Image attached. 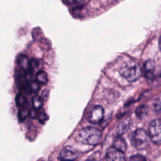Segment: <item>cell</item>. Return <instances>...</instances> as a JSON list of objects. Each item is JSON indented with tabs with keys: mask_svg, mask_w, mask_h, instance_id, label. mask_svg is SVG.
<instances>
[{
	"mask_svg": "<svg viewBox=\"0 0 161 161\" xmlns=\"http://www.w3.org/2000/svg\"><path fill=\"white\" fill-rule=\"evenodd\" d=\"M106 159L108 160H125V157L123 152L114 147H110L107 149Z\"/></svg>",
	"mask_w": 161,
	"mask_h": 161,
	"instance_id": "8992f818",
	"label": "cell"
},
{
	"mask_svg": "<svg viewBox=\"0 0 161 161\" xmlns=\"http://www.w3.org/2000/svg\"><path fill=\"white\" fill-rule=\"evenodd\" d=\"M104 116V109L101 106H96L91 111L88 121L93 125L98 124L102 121Z\"/></svg>",
	"mask_w": 161,
	"mask_h": 161,
	"instance_id": "5b68a950",
	"label": "cell"
},
{
	"mask_svg": "<svg viewBox=\"0 0 161 161\" xmlns=\"http://www.w3.org/2000/svg\"><path fill=\"white\" fill-rule=\"evenodd\" d=\"M84 0H66V2L69 3H80Z\"/></svg>",
	"mask_w": 161,
	"mask_h": 161,
	"instance_id": "7402d4cb",
	"label": "cell"
},
{
	"mask_svg": "<svg viewBox=\"0 0 161 161\" xmlns=\"http://www.w3.org/2000/svg\"><path fill=\"white\" fill-rule=\"evenodd\" d=\"M131 143L137 150L145 149L149 144V136L143 129H138L131 135Z\"/></svg>",
	"mask_w": 161,
	"mask_h": 161,
	"instance_id": "3957f363",
	"label": "cell"
},
{
	"mask_svg": "<svg viewBox=\"0 0 161 161\" xmlns=\"http://www.w3.org/2000/svg\"><path fill=\"white\" fill-rule=\"evenodd\" d=\"M119 72L128 82H133L142 76V69L138 62L133 60H128L122 64Z\"/></svg>",
	"mask_w": 161,
	"mask_h": 161,
	"instance_id": "6da1fadb",
	"label": "cell"
},
{
	"mask_svg": "<svg viewBox=\"0 0 161 161\" xmlns=\"http://www.w3.org/2000/svg\"><path fill=\"white\" fill-rule=\"evenodd\" d=\"M101 131L94 126H86L79 131L80 141L87 145H96L101 138Z\"/></svg>",
	"mask_w": 161,
	"mask_h": 161,
	"instance_id": "7a4b0ae2",
	"label": "cell"
},
{
	"mask_svg": "<svg viewBox=\"0 0 161 161\" xmlns=\"http://www.w3.org/2000/svg\"><path fill=\"white\" fill-rule=\"evenodd\" d=\"M155 63L153 60H147L144 64L145 75L147 79L152 80L155 77L154 70L155 69Z\"/></svg>",
	"mask_w": 161,
	"mask_h": 161,
	"instance_id": "ba28073f",
	"label": "cell"
},
{
	"mask_svg": "<svg viewBox=\"0 0 161 161\" xmlns=\"http://www.w3.org/2000/svg\"><path fill=\"white\" fill-rule=\"evenodd\" d=\"M18 64L23 70H28L30 67V62L25 55H20L18 59Z\"/></svg>",
	"mask_w": 161,
	"mask_h": 161,
	"instance_id": "8fae6325",
	"label": "cell"
},
{
	"mask_svg": "<svg viewBox=\"0 0 161 161\" xmlns=\"http://www.w3.org/2000/svg\"><path fill=\"white\" fill-rule=\"evenodd\" d=\"M130 159L131 160H146L145 157L140 154H136V155H132L130 158Z\"/></svg>",
	"mask_w": 161,
	"mask_h": 161,
	"instance_id": "d6986e66",
	"label": "cell"
},
{
	"mask_svg": "<svg viewBox=\"0 0 161 161\" xmlns=\"http://www.w3.org/2000/svg\"><path fill=\"white\" fill-rule=\"evenodd\" d=\"M78 156V152L71 146L64 147L60 152L59 157L62 160H75Z\"/></svg>",
	"mask_w": 161,
	"mask_h": 161,
	"instance_id": "52a82bcc",
	"label": "cell"
},
{
	"mask_svg": "<svg viewBox=\"0 0 161 161\" xmlns=\"http://www.w3.org/2000/svg\"><path fill=\"white\" fill-rule=\"evenodd\" d=\"M26 102V99L25 96L21 94H19L16 97V103L18 106H23Z\"/></svg>",
	"mask_w": 161,
	"mask_h": 161,
	"instance_id": "2e32d148",
	"label": "cell"
},
{
	"mask_svg": "<svg viewBox=\"0 0 161 161\" xmlns=\"http://www.w3.org/2000/svg\"><path fill=\"white\" fill-rule=\"evenodd\" d=\"M37 116L39 121L42 123H43L48 119V116L44 111H42Z\"/></svg>",
	"mask_w": 161,
	"mask_h": 161,
	"instance_id": "ac0fdd59",
	"label": "cell"
},
{
	"mask_svg": "<svg viewBox=\"0 0 161 161\" xmlns=\"http://www.w3.org/2000/svg\"><path fill=\"white\" fill-rule=\"evenodd\" d=\"M148 106L147 104H142L137 107L135 110V114L140 119H144L148 114Z\"/></svg>",
	"mask_w": 161,
	"mask_h": 161,
	"instance_id": "30bf717a",
	"label": "cell"
},
{
	"mask_svg": "<svg viewBox=\"0 0 161 161\" xmlns=\"http://www.w3.org/2000/svg\"><path fill=\"white\" fill-rule=\"evenodd\" d=\"M37 82L41 84H45L48 82L47 74L43 70H39L36 75Z\"/></svg>",
	"mask_w": 161,
	"mask_h": 161,
	"instance_id": "4fadbf2b",
	"label": "cell"
},
{
	"mask_svg": "<svg viewBox=\"0 0 161 161\" xmlns=\"http://www.w3.org/2000/svg\"><path fill=\"white\" fill-rule=\"evenodd\" d=\"M130 123V119L129 118L120 122L116 128V133L118 135H121L125 133H126L129 128Z\"/></svg>",
	"mask_w": 161,
	"mask_h": 161,
	"instance_id": "9c48e42d",
	"label": "cell"
},
{
	"mask_svg": "<svg viewBox=\"0 0 161 161\" xmlns=\"http://www.w3.org/2000/svg\"><path fill=\"white\" fill-rule=\"evenodd\" d=\"M30 116L31 118H35L38 116V112L36 109H32L30 112H29Z\"/></svg>",
	"mask_w": 161,
	"mask_h": 161,
	"instance_id": "44dd1931",
	"label": "cell"
},
{
	"mask_svg": "<svg viewBox=\"0 0 161 161\" xmlns=\"http://www.w3.org/2000/svg\"><path fill=\"white\" fill-rule=\"evenodd\" d=\"M39 83L38 82H35V81H33L30 83V89L33 92H38V91L40 89V86H39Z\"/></svg>",
	"mask_w": 161,
	"mask_h": 161,
	"instance_id": "e0dca14e",
	"label": "cell"
},
{
	"mask_svg": "<svg viewBox=\"0 0 161 161\" xmlns=\"http://www.w3.org/2000/svg\"><path fill=\"white\" fill-rule=\"evenodd\" d=\"M154 108H155V110L157 112H160V97H158L157 99L155 101Z\"/></svg>",
	"mask_w": 161,
	"mask_h": 161,
	"instance_id": "ffe728a7",
	"label": "cell"
},
{
	"mask_svg": "<svg viewBox=\"0 0 161 161\" xmlns=\"http://www.w3.org/2000/svg\"><path fill=\"white\" fill-rule=\"evenodd\" d=\"M148 136L151 141L156 144L160 145L161 142V129L160 121L159 119H153L148 126Z\"/></svg>",
	"mask_w": 161,
	"mask_h": 161,
	"instance_id": "277c9868",
	"label": "cell"
},
{
	"mask_svg": "<svg viewBox=\"0 0 161 161\" xmlns=\"http://www.w3.org/2000/svg\"><path fill=\"white\" fill-rule=\"evenodd\" d=\"M29 115V111L26 108H23L19 110L18 113V119L19 121H23Z\"/></svg>",
	"mask_w": 161,
	"mask_h": 161,
	"instance_id": "9a60e30c",
	"label": "cell"
},
{
	"mask_svg": "<svg viewBox=\"0 0 161 161\" xmlns=\"http://www.w3.org/2000/svg\"><path fill=\"white\" fill-rule=\"evenodd\" d=\"M113 147L124 152L126 150V143L125 140L119 136L116 137L113 142Z\"/></svg>",
	"mask_w": 161,
	"mask_h": 161,
	"instance_id": "7c38bea8",
	"label": "cell"
},
{
	"mask_svg": "<svg viewBox=\"0 0 161 161\" xmlns=\"http://www.w3.org/2000/svg\"><path fill=\"white\" fill-rule=\"evenodd\" d=\"M32 103L34 108L36 109H40L43 106V101L39 96H35L33 97Z\"/></svg>",
	"mask_w": 161,
	"mask_h": 161,
	"instance_id": "5bb4252c",
	"label": "cell"
}]
</instances>
